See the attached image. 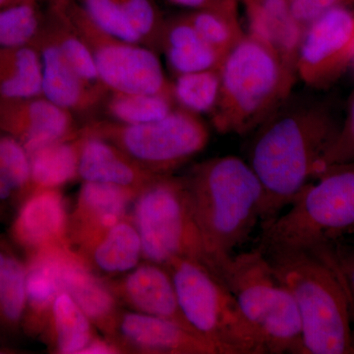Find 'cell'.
Listing matches in <instances>:
<instances>
[{
    "instance_id": "24",
    "label": "cell",
    "mask_w": 354,
    "mask_h": 354,
    "mask_svg": "<svg viewBox=\"0 0 354 354\" xmlns=\"http://www.w3.org/2000/svg\"><path fill=\"white\" fill-rule=\"evenodd\" d=\"M172 76L220 68L225 55L206 41L186 14L165 19L160 41Z\"/></svg>"
},
{
    "instance_id": "8",
    "label": "cell",
    "mask_w": 354,
    "mask_h": 354,
    "mask_svg": "<svg viewBox=\"0 0 354 354\" xmlns=\"http://www.w3.org/2000/svg\"><path fill=\"white\" fill-rule=\"evenodd\" d=\"M130 216L141 239L143 260L165 266L188 258L209 270L183 176L169 174L147 186L133 202Z\"/></svg>"
},
{
    "instance_id": "43",
    "label": "cell",
    "mask_w": 354,
    "mask_h": 354,
    "mask_svg": "<svg viewBox=\"0 0 354 354\" xmlns=\"http://www.w3.org/2000/svg\"><path fill=\"white\" fill-rule=\"evenodd\" d=\"M0 223H3V221H2L1 215H0Z\"/></svg>"
},
{
    "instance_id": "11",
    "label": "cell",
    "mask_w": 354,
    "mask_h": 354,
    "mask_svg": "<svg viewBox=\"0 0 354 354\" xmlns=\"http://www.w3.org/2000/svg\"><path fill=\"white\" fill-rule=\"evenodd\" d=\"M354 57V4L335 7L305 27L297 73L308 87L325 90L351 68Z\"/></svg>"
},
{
    "instance_id": "42",
    "label": "cell",
    "mask_w": 354,
    "mask_h": 354,
    "mask_svg": "<svg viewBox=\"0 0 354 354\" xmlns=\"http://www.w3.org/2000/svg\"><path fill=\"white\" fill-rule=\"evenodd\" d=\"M351 67H353V68L354 69V57L353 60V64H351Z\"/></svg>"
},
{
    "instance_id": "1",
    "label": "cell",
    "mask_w": 354,
    "mask_h": 354,
    "mask_svg": "<svg viewBox=\"0 0 354 354\" xmlns=\"http://www.w3.org/2000/svg\"><path fill=\"white\" fill-rule=\"evenodd\" d=\"M339 120L322 102H288L254 131L248 164L264 188L261 225L295 201L339 132Z\"/></svg>"
},
{
    "instance_id": "4",
    "label": "cell",
    "mask_w": 354,
    "mask_h": 354,
    "mask_svg": "<svg viewBox=\"0 0 354 354\" xmlns=\"http://www.w3.org/2000/svg\"><path fill=\"white\" fill-rule=\"evenodd\" d=\"M220 74V97L209 118L216 131L241 136L278 111L298 79L272 48L247 34L225 55Z\"/></svg>"
},
{
    "instance_id": "31",
    "label": "cell",
    "mask_w": 354,
    "mask_h": 354,
    "mask_svg": "<svg viewBox=\"0 0 354 354\" xmlns=\"http://www.w3.org/2000/svg\"><path fill=\"white\" fill-rule=\"evenodd\" d=\"M109 120L141 124L165 118L176 108L171 95L109 92L102 102Z\"/></svg>"
},
{
    "instance_id": "14",
    "label": "cell",
    "mask_w": 354,
    "mask_h": 354,
    "mask_svg": "<svg viewBox=\"0 0 354 354\" xmlns=\"http://www.w3.org/2000/svg\"><path fill=\"white\" fill-rule=\"evenodd\" d=\"M73 113L43 95L0 97V131L19 141L28 153L78 133Z\"/></svg>"
},
{
    "instance_id": "44",
    "label": "cell",
    "mask_w": 354,
    "mask_h": 354,
    "mask_svg": "<svg viewBox=\"0 0 354 354\" xmlns=\"http://www.w3.org/2000/svg\"><path fill=\"white\" fill-rule=\"evenodd\" d=\"M48 1H50V0H48Z\"/></svg>"
},
{
    "instance_id": "5",
    "label": "cell",
    "mask_w": 354,
    "mask_h": 354,
    "mask_svg": "<svg viewBox=\"0 0 354 354\" xmlns=\"http://www.w3.org/2000/svg\"><path fill=\"white\" fill-rule=\"evenodd\" d=\"M305 186L283 215L262 223L266 255L329 245L354 234V162L332 165Z\"/></svg>"
},
{
    "instance_id": "20",
    "label": "cell",
    "mask_w": 354,
    "mask_h": 354,
    "mask_svg": "<svg viewBox=\"0 0 354 354\" xmlns=\"http://www.w3.org/2000/svg\"><path fill=\"white\" fill-rule=\"evenodd\" d=\"M26 274L25 258L0 234V354L23 353Z\"/></svg>"
},
{
    "instance_id": "32",
    "label": "cell",
    "mask_w": 354,
    "mask_h": 354,
    "mask_svg": "<svg viewBox=\"0 0 354 354\" xmlns=\"http://www.w3.org/2000/svg\"><path fill=\"white\" fill-rule=\"evenodd\" d=\"M220 91V68L180 74L171 80V97L177 108L199 116L211 115Z\"/></svg>"
},
{
    "instance_id": "10",
    "label": "cell",
    "mask_w": 354,
    "mask_h": 354,
    "mask_svg": "<svg viewBox=\"0 0 354 354\" xmlns=\"http://www.w3.org/2000/svg\"><path fill=\"white\" fill-rule=\"evenodd\" d=\"M87 44L109 92L171 95L157 51L115 38L95 24L79 0H50Z\"/></svg>"
},
{
    "instance_id": "16",
    "label": "cell",
    "mask_w": 354,
    "mask_h": 354,
    "mask_svg": "<svg viewBox=\"0 0 354 354\" xmlns=\"http://www.w3.org/2000/svg\"><path fill=\"white\" fill-rule=\"evenodd\" d=\"M141 191L101 183L83 181L75 205L69 212V246L77 249L92 241L121 218Z\"/></svg>"
},
{
    "instance_id": "7",
    "label": "cell",
    "mask_w": 354,
    "mask_h": 354,
    "mask_svg": "<svg viewBox=\"0 0 354 354\" xmlns=\"http://www.w3.org/2000/svg\"><path fill=\"white\" fill-rule=\"evenodd\" d=\"M165 267L171 272L184 318L220 354L268 353L234 295L206 266L188 258H176Z\"/></svg>"
},
{
    "instance_id": "39",
    "label": "cell",
    "mask_w": 354,
    "mask_h": 354,
    "mask_svg": "<svg viewBox=\"0 0 354 354\" xmlns=\"http://www.w3.org/2000/svg\"><path fill=\"white\" fill-rule=\"evenodd\" d=\"M116 354L121 353L120 348L109 341L106 337H95L90 344L83 349L81 354Z\"/></svg>"
},
{
    "instance_id": "41",
    "label": "cell",
    "mask_w": 354,
    "mask_h": 354,
    "mask_svg": "<svg viewBox=\"0 0 354 354\" xmlns=\"http://www.w3.org/2000/svg\"><path fill=\"white\" fill-rule=\"evenodd\" d=\"M39 1V0H0V9L7 8L17 4L26 3V2Z\"/></svg>"
},
{
    "instance_id": "36",
    "label": "cell",
    "mask_w": 354,
    "mask_h": 354,
    "mask_svg": "<svg viewBox=\"0 0 354 354\" xmlns=\"http://www.w3.org/2000/svg\"><path fill=\"white\" fill-rule=\"evenodd\" d=\"M354 162V88L349 97L346 118L339 132L317 167L316 176L332 165ZM314 177V178H315Z\"/></svg>"
},
{
    "instance_id": "34",
    "label": "cell",
    "mask_w": 354,
    "mask_h": 354,
    "mask_svg": "<svg viewBox=\"0 0 354 354\" xmlns=\"http://www.w3.org/2000/svg\"><path fill=\"white\" fill-rule=\"evenodd\" d=\"M141 39L142 44L160 51L165 18L155 0H113Z\"/></svg>"
},
{
    "instance_id": "40",
    "label": "cell",
    "mask_w": 354,
    "mask_h": 354,
    "mask_svg": "<svg viewBox=\"0 0 354 354\" xmlns=\"http://www.w3.org/2000/svg\"><path fill=\"white\" fill-rule=\"evenodd\" d=\"M169 1L176 6L197 10V9L206 8V7L213 6L218 0H169Z\"/></svg>"
},
{
    "instance_id": "9",
    "label": "cell",
    "mask_w": 354,
    "mask_h": 354,
    "mask_svg": "<svg viewBox=\"0 0 354 354\" xmlns=\"http://www.w3.org/2000/svg\"><path fill=\"white\" fill-rule=\"evenodd\" d=\"M127 153L148 171L169 176L201 153L209 130L201 116L176 108L165 118L141 124L95 120L81 127Z\"/></svg>"
},
{
    "instance_id": "38",
    "label": "cell",
    "mask_w": 354,
    "mask_h": 354,
    "mask_svg": "<svg viewBox=\"0 0 354 354\" xmlns=\"http://www.w3.org/2000/svg\"><path fill=\"white\" fill-rule=\"evenodd\" d=\"M291 11L304 27L330 9L351 6L354 0H288Z\"/></svg>"
},
{
    "instance_id": "17",
    "label": "cell",
    "mask_w": 354,
    "mask_h": 354,
    "mask_svg": "<svg viewBox=\"0 0 354 354\" xmlns=\"http://www.w3.org/2000/svg\"><path fill=\"white\" fill-rule=\"evenodd\" d=\"M57 262L62 291L68 293L95 329L109 339L122 308L106 279L95 274L71 247L58 248Z\"/></svg>"
},
{
    "instance_id": "21",
    "label": "cell",
    "mask_w": 354,
    "mask_h": 354,
    "mask_svg": "<svg viewBox=\"0 0 354 354\" xmlns=\"http://www.w3.org/2000/svg\"><path fill=\"white\" fill-rule=\"evenodd\" d=\"M84 134L85 139L81 149L78 171L81 180L113 184L142 191L164 176L148 171L106 140L85 132Z\"/></svg>"
},
{
    "instance_id": "27",
    "label": "cell",
    "mask_w": 354,
    "mask_h": 354,
    "mask_svg": "<svg viewBox=\"0 0 354 354\" xmlns=\"http://www.w3.org/2000/svg\"><path fill=\"white\" fill-rule=\"evenodd\" d=\"M29 153L10 135L0 131V215L8 223L31 193Z\"/></svg>"
},
{
    "instance_id": "29",
    "label": "cell",
    "mask_w": 354,
    "mask_h": 354,
    "mask_svg": "<svg viewBox=\"0 0 354 354\" xmlns=\"http://www.w3.org/2000/svg\"><path fill=\"white\" fill-rule=\"evenodd\" d=\"M241 0H218L213 6L185 13L209 44L227 55L245 37L239 17Z\"/></svg>"
},
{
    "instance_id": "15",
    "label": "cell",
    "mask_w": 354,
    "mask_h": 354,
    "mask_svg": "<svg viewBox=\"0 0 354 354\" xmlns=\"http://www.w3.org/2000/svg\"><path fill=\"white\" fill-rule=\"evenodd\" d=\"M104 279L121 306L171 321L196 334L184 318L171 272L165 266L143 260L127 274Z\"/></svg>"
},
{
    "instance_id": "13",
    "label": "cell",
    "mask_w": 354,
    "mask_h": 354,
    "mask_svg": "<svg viewBox=\"0 0 354 354\" xmlns=\"http://www.w3.org/2000/svg\"><path fill=\"white\" fill-rule=\"evenodd\" d=\"M68 216L62 190H34L16 209L6 236L24 258L44 249L69 246Z\"/></svg>"
},
{
    "instance_id": "25",
    "label": "cell",
    "mask_w": 354,
    "mask_h": 354,
    "mask_svg": "<svg viewBox=\"0 0 354 354\" xmlns=\"http://www.w3.org/2000/svg\"><path fill=\"white\" fill-rule=\"evenodd\" d=\"M85 134L83 130L70 138L41 147L29 153L32 191L62 189L79 178V160Z\"/></svg>"
},
{
    "instance_id": "2",
    "label": "cell",
    "mask_w": 354,
    "mask_h": 354,
    "mask_svg": "<svg viewBox=\"0 0 354 354\" xmlns=\"http://www.w3.org/2000/svg\"><path fill=\"white\" fill-rule=\"evenodd\" d=\"M183 178L215 274L218 263L232 256L261 223L264 188L248 162L235 156L204 160Z\"/></svg>"
},
{
    "instance_id": "30",
    "label": "cell",
    "mask_w": 354,
    "mask_h": 354,
    "mask_svg": "<svg viewBox=\"0 0 354 354\" xmlns=\"http://www.w3.org/2000/svg\"><path fill=\"white\" fill-rule=\"evenodd\" d=\"M48 2L50 6L44 12V29L57 44L67 62L86 82L100 90L109 92L108 88L102 85L94 57L87 44L72 29L57 6L53 2Z\"/></svg>"
},
{
    "instance_id": "22",
    "label": "cell",
    "mask_w": 354,
    "mask_h": 354,
    "mask_svg": "<svg viewBox=\"0 0 354 354\" xmlns=\"http://www.w3.org/2000/svg\"><path fill=\"white\" fill-rule=\"evenodd\" d=\"M74 251L102 279L127 274L143 261L141 239L130 214Z\"/></svg>"
},
{
    "instance_id": "37",
    "label": "cell",
    "mask_w": 354,
    "mask_h": 354,
    "mask_svg": "<svg viewBox=\"0 0 354 354\" xmlns=\"http://www.w3.org/2000/svg\"><path fill=\"white\" fill-rule=\"evenodd\" d=\"M330 250L348 292L354 324V246L337 241L330 244Z\"/></svg>"
},
{
    "instance_id": "26",
    "label": "cell",
    "mask_w": 354,
    "mask_h": 354,
    "mask_svg": "<svg viewBox=\"0 0 354 354\" xmlns=\"http://www.w3.org/2000/svg\"><path fill=\"white\" fill-rule=\"evenodd\" d=\"M95 326L68 293H58L41 341L51 353L81 354L97 335Z\"/></svg>"
},
{
    "instance_id": "19",
    "label": "cell",
    "mask_w": 354,
    "mask_h": 354,
    "mask_svg": "<svg viewBox=\"0 0 354 354\" xmlns=\"http://www.w3.org/2000/svg\"><path fill=\"white\" fill-rule=\"evenodd\" d=\"M241 2L245 9L246 34L272 48L290 68L297 72L298 50L305 27L293 15L288 0Z\"/></svg>"
},
{
    "instance_id": "28",
    "label": "cell",
    "mask_w": 354,
    "mask_h": 354,
    "mask_svg": "<svg viewBox=\"0 0 354 354\" xmlns=\"http://www.w3.org/2000/svg\"><path fill=\"white\" fill-rule=\"evenodd\" d=\"M41 95V62L34 46H0V97Z\"/></svg>"
},
{
    "instance_id": "12",
    "label": "cell",
    "mask_w": 354,
    "mask_h": 354,
    "mask_svg": "<svg viewBox=\"0 0 354 354\" xmlns=\"http://www.w3.org/2000/svg\"><path fill=\"white\" fill-rule=\"evenodd\" d=\"M109 341L122 353L220 354L213 344L178 324L122 309Z\"/></svg>"
},
{
    "instance_id": "3",
    "label": "cell",
    "mask_w": 354,
    "mask_h": 354,
    "mask_svg": "<svg viewBox=\"0 0 354 354\" xmlns=\"http://www.w3.org/2000/svg\"><path fill=\"white\" fill-rule=\"evenodd\" d=\"M295 298L304 354H353L351 304L330 245L266 255Z\"/></svg>"
},
{
    "instance_id": "18",
    "label": "cell",
    "mask_w": 354,
    "mask_h": 354,
    "mask_svg": "<svg viewBox=\"0 0 354 354\" xmlns=\"http://www.w3.org/2000/svg\"><path fill=\"white\" fill-rule=\"evenodd\" d=\"M32 46L41 57L44 97L73 114L88 113L102 106L109 92L90 85L77 73L43 24Z\"/></svg>"
},
{
    "instance_id": "23",
    "label": "cell",
    "mask_w": 354,
    "mask_h": 354,
    "mask_svg": "<svg viewBox=\"0 0 354 354\" xmlns=\"http://www.w3.org/2000/svg\"><path fill=\"white\" fill-rule=\"evenodd\" d=\"M59 247L44 249L25 257L26 308L23 332L26 337L39 339L50 321L51 308L62 292L57 255Z\"/></svg>"
},
{
    "instance_id": "33",
    "label": "cell",
    "mask_w": 354,
    "mask_h": 354,
    "mask_svg": "<svg viewBox=\"0 0 354 354\" xmlns=\"http://www.w3.org/2000/svg\"><path fill=\"white\" fill-rule=\"evenodd\" d=\"M43 20L39 1L0 9V46H30L41 31Z\"/></svg>"
},
{
    "instance_id": "35",
    "label": "cell",
    "mask_w": 354,
    "mask_h": 354,
    "mask_svg": "<svg viewBox=\"0 0 354 354\" xmlns=\"http://www.w3.org/2000/svg\"><path fill=\"white\" fill-rule=\"evenodd\" d=\"M95 24L115 38L142 44L141 39L113 0H79ZM144 46V44H143Z\"/></svg>"
},
{
    "instance_id": "6",
    "label": "cell",
    "mask_w": 354,
    "mask_h": 354,
    "mask_svg": "<svg viewBox=\"0 0 354 354\" xmlns=\"http://www.w3.org/2000/svg\"><path fill=\"white\" fill-rule=\"evenodd\" d=\"M215 276L234 295L268 353L304 354L301 322L295 298L259 248L218 263Z\"/></svg>"
}]
</instances>
